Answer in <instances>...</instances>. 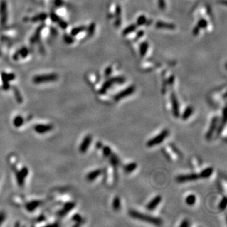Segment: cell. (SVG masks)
I'll list each match as a JSON object with an SVG mask.
<instances>
[{"label": "cell", "mask_w": 227, "mask_h": 227, "mask_svg": "<svg viewBox=\"0 0 227 227\" xmlns=\"http://www.w3.org/2000/svg\"><path fill=\"white\" fill-rule=\"evenodd\" d=\"M129 215L131 217L134 218V219L143 221L155 225H160L162 223V221L160 218L141 213L138 211L130 210L129 211Z\"/></svg>", "instance_id": "1"}, {"label": "cell", "mask_w": 227, "mask_h": 227, "mask_svg": "<svg viewBox=\"0 0 227 227\" xmlns=\"http://www.w3.org/2000/svg\"><path fill=\"white\" fill-rule=\"evenodd\" d=\"M169 134V131L168 130H164L160 134H158L157 136H155L154 138L149 139L147 145L148 147H153L155 145L159 144L162 143L163 141L165 140V138H167V136Z\"/></svg>", "instance_id": "2"}, {"label": "cell", "mask_w": 227, "mask_h": 227, "mask_svg": "<svg viewBox=\"0 0 227 227\" xmlns=\"http://www.w3.org/2000/svg\"><path fill=\"white\" fill-rule=\"evenodd\" d=\"M58 79V75L56 74H49L46 75H41L34 77L33 81L36 83H42L54 81Z\"/></svg>", "instance_id": "3"}, {"label": "cell", "mask_w": 227, "mask_h": 227, "mask_svg": "<svg viewBox=\"0 0 227 227\" xmlns=\"http://www.w3.org/2000/svg\"><path fill=\"white\" fill-rule=\"evenodd\" d=\"M199 178H200L199 174L196 173H191L179 175L176 178V181L179 183H184L186 182L196 181V180L198 179Z\"/></svg>", "instance_id": "4"}, {"label": "cell", "mask_w": 227, "mask_h": 227, "mask_svg": "<svg viewBox=\"0 0 227 227\" xmlns=\"http://www.w3.org/2000/svg\"><path fill=\"white\" fill-rule=\"evenodd\" d=\"M218 120H219V119H218V117L216 116L214 117L211 119V121L210 123V125H209V129L206 132V135H205V138L206 139L209 140L212 138L214 132H215L216 128H217Z\"/></svg>", "instance_id": "5"}, {"label": "cell", "mask_w": 227, "mask_h": 227, "mask_svg": "<svg viewBox=\"0 0 227 227\" xmlns=\"http://www.w3.org/2000/svg\"><path fill=\"white\" fill-rule=\"evenodd\" d=\"M134 91H135V87L133 86V85H132V86L127 87V88L125 89L122 92L118 93L117 95H115L114 96V100L115 101H119L121 99H122L124 98L131 95V94H132L134 92Z\"/></svg>", "instance_id": "6"}, {"label": "cell", "mask_w": 227, "mask_h": 227, "mask_svg": "<svg viewBox=\"0 0 227 227\" xmlns=\"http://www.w3.org/2000/svg\"><path fill=\"white\" fill-rule=\"evenodd\" d=\"M170 99H171V103H172V105L173 114L175 117L178 118L180 116L179 104L177 100V98L174 93H171Z\"/></svg>", "instance_id": "7"}, {"label": "cell", "mask_w": 227, "mask_h": 227, "mask_svg": "<svg viewBox=\"0 0 227 227\" xmlns=\"http://www.w3.org/2000/svg\"><path fill=\"white\" fill-rule=\"evenodd\" d=\"M162 198L160 196H157L152 201H149L147 205V209L149 211H152L155 209L159 204L161 203Z\"/></svg>", "instance_id": "8"}, {"label": "cell", "mask_w": 227, "mask_h": 227, "mask_svg": "<svg viewBox=\"0 0 227 227\" xmlns=\"http://www.w3.org/2000/svg\"><path fill=\"white\" fill-rule=\"evenodd\" d=\"M92 138L91 136L88 135L85 137L80 147V152L81 153H84L87 151L90 144L92 143Z\"/></svg>", "instance_id": "9"}, {"label": "cell", "mask_w": 227, "mask_h": 227, "mask_svg": "<svg viewBox=\"0 0 227 227\" xmlns=\"http://www.w3.org/2000/svg\"><path fill=\"white\" fill-rule=\"evenodd\" d=\"M36 132L38 133H44V132H48L53 129V126L51 125H37L35 128Z\"/></svg>", "instance_id": "10"}, {"label": "cell", "mask_w": 227, "mask_h": 227, "mask_svg": "<svg viewBox=\"0 0 227 227\" xmlns=\"http://www.w3.org/2000/svg\"><path fill=\"white\" fill-rule=\"evenodd\" d=\"M102 173V170L101 169H97L90 172L87 176V179L89 181H92L94 179L97 178Z\"/></svg>", "instance_id": "11"}, {"label": "cell", "mask_w": 227, "mask_h": 227, "mask_svg": "<svg viewBox=\"0 0 227 227\" xmlns=\"http://www.w3.org/2000/svg\"><path fill=\"white\" fill-rule=\"evenodd\" d=\"M213 173V167H208L206 169H204L202 172H201L199 175L200 178L203 179H207L209 178Z\"/></svg>", "instance_id": "12"}, {"label": "cell", "mask_w": 227, "mask_h": 227, "mask_svg": "<svg viewBox=\"0 0 227 227\" xmlns=\"http://www.w3.org/2000/svg\"><path fill=\"white\" fill-rule=\"evenodd\" d=\"M155 27L158 28H167V29H174L175 28V25L169 23H165L163 22H158L156 23Z\"/></svg>", "instance_id": "13"}, {"label": "cell", "mask_w": 227, "mask_h": 227, "mask_svg": "<svg viewBox=\"0 0 227 227\" xmlns=\"http://www.w3.org/2000/svg\"><path fill=\"white\" fill-rule=\"evenodd\" d=\"M193 111H194V109L191 106L187 107L185 109V110L184 111V112L182 115V119L183 120L188 119L191 117V115L192 114V113H193Z\"/></svg>", "instance_id": "14"}, {"label": "cell", "mask_w": 227, "mask_h": 227, "mask_svg": "<svg viewBox=\"0 0 227 227\" xmlns=\"http://www.w3.org/2000/svg\"><path fill=\"white\" fill-rule=\"evenodd\" d=\"M114 81L111 80V78L109 80H107V81H105V82L104 83V84L103 85V86L102 87V88H100V91H99V93H101V94H104L105 93L107 90L112 86V85L114 84Z\"/></svg>", "instance_id": "15"}, {"label": "cell", "mask_w": 227, "mask_h": 227, "mask_svg": "<svg viewBox=\"0 0 227 227\" xmlns=\"http://www.w3.org/2000/svg\"><path fill=\"white\" fill-rule=\"evenodd\" d=\"M137 168V164L135 162H132L128 164L124 167V170L126 173H131L135 170Z\"/></svg>", "instance_id": "16"}, {"label": "cell", "mask_w": 227, "mask_h": 227, "mask_svg": "<svg viewBox=\"0 0 227 227\" xmlns=\"http://www.w3.org/2000/svg\"><path fill=\"white\" fill-rule=\"evenodd\" d=\"M112 208L115 211H118L121 208V200L118 196H115L113 200Z\"/></svg>", "instance_id": "17"}, {"label": "cell", "mask_w": 227, "mask_h": 227, "mask_svg": "<svg viewBox=\"0 0 227 227\" xmlns=\"http://www.w3.org/2000/svg\"><path fill=\"white\" fill-rule=\"evenodd\" d=\"M196 198L194 194H190L189 196H187L186 198V204L189 206L194 205L196 203Z\"/></svg>", "instance_id": "18"}, {"label": "cell", "mask_w": 227, "mask_h": 227, "mask_svg": "<svg viewBox=\"0 0 227 227\" xmlns=\"http://www.w3.org/2000/svg\"><path fill=\"white\" fill-rule=\"evenodd\" d=\"M115 14H116L117 16V20L115 22V26L118 27L121 23V8L119 5L116 7V11H115Z\"/></svg>", "instance_id": "19"}, {"label": "cell", "mask_w": 227, "mask_h": 227, "mask_svg": "<svg viewBox=\"0 0 227 227\" xmlns=\"http://www.w3.org/2000/svg\"><path fill=\"white\" fill-rule=\"evenodd\" d=\"M110 157V164H112V165L114 167H117L119 164V158L118 157L115 155L114 154H111L110 156L109 157Z\"/></svg>", "instance_id": "20"}, {"label": "cell", "mask_w": 227, "mask_h": 227, "mask_svg": "<svg viewBox=\"0 0 227 227\" xmlns=\"http://www.w3.org/2000/svg\"><path fill=\"white\" fill-rule=\"evenodd\" d=\"M39 204L40 203L38 201H33L27 204V208L28 211H33L39 205Z\"/></svg>", "instance_id": "21"}, {"label": "cell", "mask_w": 227, "mask_h": 227, "mask_svg": "<svg viewBox=\"0 0 227 227\" xmlns=\"http://www.w3.org/2000/svg\"><path fill=\"white\" fill-rule=\"evenodd\" d=\"M148 48V44L147 42H143L141 44L140 46V54L142 56H144V54H146L147 49Z\"/></svg>", "instance_id": "22"}, {"label": "cell", "mask_w": 227, "mask_h": 227, "mask_svg": "<svg viewBox=\"0 0 227 227\" xmlns=\"http://www.w3.org/2000/svg\"><path fill=\"white\" fill-rule=\"evenodd\" d=\"M136 28V26L135 25H131L129 27H127V28H126L125 30H124L122 34L124 36H126L127 34L132 32L134 31H135Z\"/></svg>", "instance_id": "23"}, {"label": "cell", "mask_w": 227, "mask_h": 227, "mask_svg": "<svg viewBox=\"0 0 227 227\" xmlns=\"http://www.w3.org/2000/svg\"><path fill=\"white\" fill-rule=\"evenodd\" d=\"M75 204L74 203H68L66 206L65 208H64L63 210L62 211V213H61V215H65V213H66L68 211L71 210V209H72L73 208H74Z\"/></svg>", "instance_id": "24"}, {"label": "cell", "mask_w": 227, "mask_h": 227, "mask_svg": "<svg viewBox=\"0 0 227 227\" xmlns=\"http://www.w3.org/2000/svg\"><path fill=\"white\" fill-rule=\"evenodd\" d=\"M85 29H86V27H83V26L75 28H74V29L72 31V32H71V35H72V36H76V35H77V34H78L79 33H80V32H83V31H85Z\"/></svg>", "instance_id": "25"}, {"label": "cell", "mask_w": 227, "mask_h": 227, "mask_svg": "<svg viewBox=\"0 0 227 227\" xmlns=\"http://www.w3.org/2000/svg\"><path fill=\"white\" fill-rule=\"evenodd\" d=\"M23 122V119L22 117H20V116H18V117H15L14 119V125L16 127H20L21 125H22Z\"/></svg>", "instance_id": "26"}, {"label": "cell", "mask_w": 227, "mask_h": 227, "mask_svg": "<svg viewBox=\"0 0 227 227\" xmlns=\"http://www.w3.org/2000/svg\"><path fill=\"white\" fill-rule=\"evenodd\" d=\"M103 153H104V155L105 157H110L111 154L112 153V149L109 147L105 146L103 148Z\"/></svg>", "instance_id": "27"}, {"label": "cell", "mask_w": 227, "mask_h": 227, "mask_svg": "<svg viewBox=\"0 0 227 227\" xmlns=\"http://www.w3.org/2000/svg\"><path fill=\"white\" fill-rule=\"evenodd\" d=\"M226 203H227L226 198L225 196L224 198L221 200L220 203L219 204V208L221 209V210H224V209H225L226 207Z\"/></svg>", "instance_id": "28"}, {"label": "cell", "mask_w": 227, "mask_h": 227, "mask_svg": "<svg viewBox=\"0 0 227 227\" xmlns=\"http://www.w3.org/2000/svg\"><path fill=\"white\" fill-rule=\"evenodd\" d=\"M146 22H147L146 17H145V16L144 15H141L138 19V20H137V25H139V26H141V25H143V24L146 23Z\"/></svg>", "instance_id": "29"}, {"label": "cell", "mask_w": 227, "mask_h": 227, "mask_svg": "<svg viewBox=\"0 0 227 227\" xmlns=\"http://www.w3.org/2000/svg\"><path fill=\"white\" fill-rule=\"evenodd\" d=\"M207 25H208L207 21L204 19H202L199 20V21L198 22V26L199 28H204L207 27Z\"/></svg>", "instance_id": "30"}, {"label": "cell", "mask_w": 227, "mask_h": 227, "mask_svg": "<svg viewBox=\"0 0 227 227\" xmlns=\"http://www.w3.org/2000/svg\"><path fill=\"white\" fill-rule=\"evenodd\" d=\"M111 80L114 81V83H123L125 81V78L123 77H114Z\"/></svg>", "instance_id": "31"}, {"label": "cell", "mask_w": 227, "mask_h": 227, "mask_svg": "<svg viewBox=\"0 0 227 227\" xmlns=\"http://www.w3.org/2000/svg\"><path fill=\"white\" fill-rule=\"evenodd\" d=\"M16 179H17V181H18V183H19V185L22 186L23 184L24 177L22 176V174H20V172L16 174Z\"/></svg>", "instance_id": "32"}, {"label": "cell", "mask_w": 227, "mask_h": 227, "mask_svg": "<svg viewBox=\"0 0 227 227\" xmlns=\"http://www.w3.org/2000/svg\"><path fill=\"white\" fill-rule=\"evenodd\" d=\"M94 31H95V25H94V23H92L90 25V26L88 28V35L92 36L94 32Z\"/></svg>", "instance_id": "33"}, {"label": "cell", "mask_w": 227, "mask_h": 227, "mask_svg": "<svg viewBox=\"0 0 227 227\" xmlns=\"http://www.w3.org/2000/svg\"><path fill=\"white\" fill-rule=\"evenodd\" d=\"M20 172L21 174H22V176L25 178L27 175V174L28 173V169L27 168H23V169H22V170L20 171Z\"/></svg>", "instance_id": "34"}, {"label": "cell", "mask_w": 227, "mask_h": 227, "mask_svg": "<svg viewBox=\"0 0 227 227\" xmlns=\"http://www.w3.org/2000/svg\"><path fill=\"white\" fill-rule=\"evenodd\" d=\"M158 4L160 9L164 10L165 7V3L164 0H158Z\"/></svg>", "instance_id": "35"}, {"label": "cell", "mask_w": 227, "mask_h": 227, "mask_svg": "<svg viewBox=\"0 0 227 227\" xmlns=\"http://www.w3.org/2000/svg\"><path fill=\"white\" fill-rule=\"evenodd\" d=\"M189 225H190V224H189V221H188L187 220H185L181 223V224L180 225V226L181 227H188V226H189Z\"/></svg>", "instance_id": "36"}, {"label": "cell", "mask_w": 227, "mask_h": 227, "mask_svg": "<svg viewBox=\"0 0 227 227\" xmlns=\"http://www.w3.org/2000/svg\"><path fill=\"white\" fill-rule=\"evenodd\" d=\"M112 68L111 66H109L108 67L107 69L105 70V75L106 76H109L111 73H112Z\"/></svg>", "instance_id": "37"}, {"label": "cell", "mask_w": 227, "mask_h": 227, "mask_svg": "<svg viewBox=\"0 0 227 227\" xmlns=\"http://www.w3.org/2000/svg\"><path fill=\"white\" fill-rule=\"evenodd\" d=\"M46 15H41L38 16H36V17H34V18L33 19V21H37V20H40L44 19L46 18Z\"/></svg>", "instance_id": "38"}, {"label": "cell", "mask_w": 227, "mask_h": 227, "mask_svg": "<svg viewBox=\"0 0 227 227\" xmlns=\"http://www.w3.org/2000/svg\"><path fill=\"white\" fill-rule=\"evenodd\" d=\"M5 214L3 213H0V225L2 223V222L4 221V220H5Z\"/></svg>", "instance_id": "39"}, {"label": "cell", "mask_w": 227, "mask_h": 227, "mask_svg": "<svg viewBox=\"0 0 227 227\" xmlns=\"http://www.w3.org/2000/svg\"><path fill=\"white\" fill-rule=\"evenodd\" d=\"M199 27L198 26V25H197V26H196V27L194 28V29L193 33L194 34L195 36H196L197 34H198V33H199Z\"/></svg>", "instance_id": "40"}, {"label": "cell", "mask_w": 227, "mask_h": 227, "mask_svg": "<svg viewBox=\"0 0 227 227\" xmlns=\"http://www.w3.org/2000/svg\"><path fill=\"white\" fill-rule=\"evenodd\" d=\"M174 81V76H171L170 78H169V83L170 84H173Z\"/></svg>", "instance_id": "41"}, {"label": "cell", "mask_w": 227, "mask_h": 227, "mask_svg": "<svg viewBox=\"0 0 227 227\" xmlns=\"http://www.w3.org/2000/svg\"><path fill=\"white\" fill-rule=\"evenodd\" d=\"M143 34H144V32H143V31H140V32H139L138 33V37H137V38H140V37H142V36H143Z\"/></svg>", "instance_id": "42"}, {"label": "cell", "mask_w": 227, "mask_h": 227, "mask_svg": "<svg viewBox=\"0 0 227 227\" xmlns=\"http://www.w3.org/2000/svg\"><path fill=\"white\" fill-rule=\"evenodd\" d=\"M102 146V144L101 143H100V142H98L97 143V144H96V147L97 148H101Z\"/></svg>", "instance_id": "43"}]
</instances>
